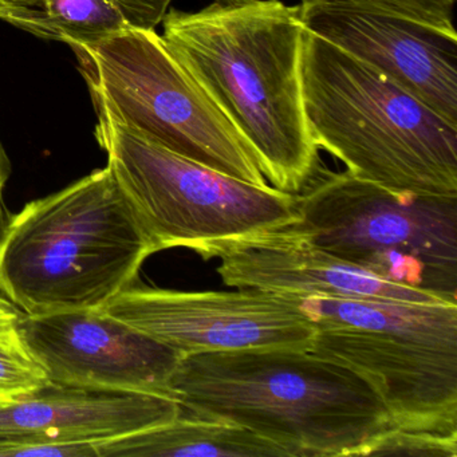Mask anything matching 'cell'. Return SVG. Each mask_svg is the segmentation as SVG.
Segmentation results:
<instances>
[{"mask_svg": "<svg viewBox=\"0 0 457 457\" xmlns=\"http://www.w3.org/2000/svg\"><path fill=\"white\" fill-rule=\"evenodd\" d=\"M162 38L253 149L267 183L296 195L317 173L302 90L301 6L213 0L170 10Z\"/></svg>", "mask_w": 457, "mask_h": 457, "instance_id": "6da1fadb", "label": "cell"}, {"mask_svg": "<svg viewBox=\"0 0 457 457\" xmlns=\"http://www.w3.org/2000/svg\"><path fill=\"white\" fill-rule=\"evenodd\" d=\"M170 393L186 413L239 425L290 457L365 456L397 428L365 378L312 350L184 355Z\"/></svg>", "mask_w": 457, "mask_h": 457, "instance_id": "7a4b0ae2", "label": "cell"}, {"mask_svg": "<svg viewBox=\"0 0 457 457\" xmlns=\"http://www.w3.org/2000/svg\"><path fill=\"white\" fill-rule=\"evenodd\" d=\"M156 253L108 167L0 227V293L25 314L104 309Z\"/></svg>", "mask_w": 457, "mask_h": 457, "instance_id": "3957f363", "label": "cell"}, {"mask_svg": "<svg viewBox=\"0 0 457 457\" xmlns=\"http://www.w3.org/2000/svg\"><path fill=\"white\" fill-rule=\"evenodd\" d=\"M302 90L315 145L350 175L390 191L457 196V125L307 30Z\"/></svg>", "mask_w": 457, "mask_h": 457, "instance_id": "277c9868", "label": "cell"}, {"mask_svg": "<svg viewBox=\"0 0 457 457\" xmlns=\"http://www.w3.org/2000/svg\"><path fill=\"white\" fill-rule=\"evenodd\" d=\"M296 299L315 328L310 350L365 378L397 428L457 435V303Z\"/></svg>", "mask_w": 457, "mask_h": 457, "instance_id": "5b68a950", "label": "cell"}, {"mask_svg": "<svg viewBox=\"0 0 457 457\" xmlns=\"http://www.w3.org/2000/svg\"><path fill=\"white\" fill-rule=\"evenodd\" d=\"M95 136L156 253L187 248L210 261L234 243L299 220L295 195L224 175L109 117L97 114Z\"/></svg>", "mask_w": 457, "mask_h": 457, "instance_id": "8992f818", "label": "cell"}, {"mask_svg": "<svg viewBox=\"0 0 457 457\" xmlns=\"http://www.w3.org/2000/svg\"><path fill=\"white\" fill-rule=\"evenodd\" d=\"M96 113L224 175L270 186L253 149L156 30L71 45Z\"/></svg>", "mask_w": 457, "mask_h": 457, "instance_id": "52a82bcc", "label": "cell"}, {"mask_svg": "<svg viewBox=\"0 0 457 457\" xmlns=\"http://www.w3.org/2000/svg\"><path fill=\"white\" fill-rule=\"evenodd\" d=\"M303 189L294 231L379 279L457 303V196L390 191L347 170Z\"/></svg>", "mask_w": 457, "mask_h": 457, "instance_id": "ba28073f", "label": "cell"}, {"mask_svg": "<svg viewBox=\"0 0 457 457\" xmlns=\"http://www.w3.org/2000/svg\"><path fill=\"white\" fill-rule=\"evenodd\" d=\"M104 312L184 355L310 350L315 328L296 296L243 287L176 291L132 286Z\"/></svg>", "mask_w": 457, "mask_h": 457, "instance_id": "9c48e42d", "label": "cell"}, {"mask_svg": "<svg viewBox=\"0 0 457 457\" xmlns=\"http://www.w3.org/2000/svg\"><path fill=\"white\" fill-rule=\"evenodd\" d=\"M304 29L370 66L457 125L454 28L421 22L365 0L301 4Z\"/></svg>", "mask_w": 457, "mask_h": 457, "instance_id": "30bf717a", "label": "cell"}, {"mask_svg": "<svg viewBox=\"0 0 457 457\" xmlns=\"http://www.w3.org/2000/svg\"><path fill=\"white\" fill-rule=\"evenodd\" d=\"M22 328L52 384L172 397L181 355L103 309L23 312Z\"/></svg>", "mask_w": 457, "mask_h": 457, "instance_id": "8fae6325", "label": "cell"}, {"mask_svg": "<svg viewBox=\"0 0 457 457\" xmlns=\"http://www.w3.org/2000/svg\"><path fill=\"white\" fill-rule=\"evenodd\" d=\"M218 274L234 288L288 295L448 302L435 294L395 285L312 245L291 227L240 240L224 248ZM453 303V302H452Z\"/></svg>", "mask_w": 457, "mask_h": 457, "instance_id": "7c38bea8", "label": "cell"}, {"mask_svg": "<svg viewBox=\"0 0 457 457\" xmlns=\"http://www.w3.org/2000/svg\"><path fill=\"white\" fill-rule=\"evenodd\" d=\"M180 403L165 395L52 384L0 405V443H95L172 421Z\"/></svg>", "mask_w": 457, "mask_h": 457, "instance_id": "4fadbf2b", "label": "cell"}, {"mask_svg": "<svg viewBox=\"0 0 457 457\" xmlns=\"http://www.w3.org/2000/svg\"><path fill=\"white\" fill-rule=\"evenodd\" d=\"M172 0H0V21L71 46L125 29L156 30Z\"/></svg>", "mask_w": 457, "mask_h": 457, "instance_id": "5bb4252c", "label": "cell"}, {"mask_svg": "<svg viewBox=\"0 0 457 457\" xmlns=\"http://www.w3.org/2000/svg\"><path fill=\"white\" fill-rule=\"evenodd\" d=\"M98 457H290L251 430L186 413L167 424L97 444Z\"/></svg>", "mask_w": 457, "mask_h": 457, "instance_id": "9a60e30c", "label": "cell"}, {"mask_svg": "<svg viewBox=\"0 0 457 457\" xmlns=\"http://www.w3.org/2000/svg\"><path fill=\"white\" fill-rule=\"evenodd\" d=\"M23 312L0 293V405L14 403L50 384L29 349Z\"/></svg>", "mask_w": 457, "mask_h": 457, "instance_id": "2e32d148", "label": "cell"}, {"mask_svg": "<svg viewBox=\"0 0 457 457\" xmlns=\"http://www.w3.org/2000/svg\"><path fill=\"white\" fill-rule=\"evenodd\" d=\"M365 456L457 457V435L395 428L374 441Z\"/></svg>", "mask_w": 457, "mask_h": 457, "instance_id": "e0dca14e", "label": "cell"}, {"mask_svg": "<svg viewBox=\"0 0 457 457\" xmlns=\"http://www.w3.org/2000/svg\"><path fill=\"white\" fill-rule=\"evenodd\" d=\"M325 0H301V4H320ZM369 4H376L382 9L390 10L397 14L441 26V28H453L454 2L456 0H365Z\"/></svg>", "mask_w": 457, "mask_h": 457, "instance_id": "ac0fdd59", "label": "cell"}, {"mask_svg": "<svg viewBox=\"0 0 457 457\" xmlns=\"http://www.w3.org/2000/svg\"><path fill=\"white\" fill-rule=\"evenodd\" d=\"M0 457H98L95 443H0Z\"/></svg>", "mask_w": 457, "mask_h": 457, "instance_id": "d6986e66", "label": "cell"}, {"mask_svg": "<svg viewBox=\"0 0 457 457\" xmlns=\"http://www.w3.org/2000/svg\"><path fill=\"white\" fill-rule=\"evenodd\" d=\"M12 172V162H10L9 154H7L6 149H4L2 140H0V196L4 194V187H6Z\"/></svg>", "mask_w": 457, "mask_h": 457, "instance_id": "ffe728a7", "label": "cell"}]
</instances>
